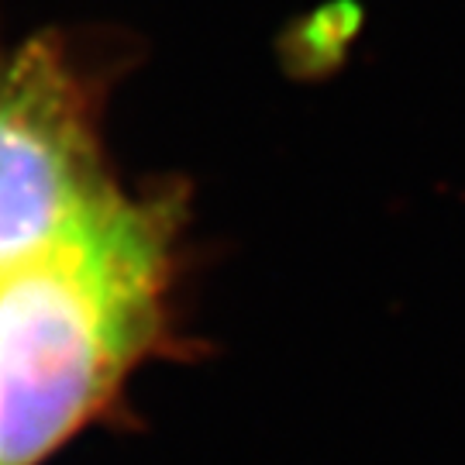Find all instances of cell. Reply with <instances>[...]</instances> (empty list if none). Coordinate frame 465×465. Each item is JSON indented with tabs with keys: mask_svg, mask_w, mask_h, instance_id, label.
<instances>
[{
	"mask_svg": "<svg viewBox=\"0 0 465 465\" xmlns=\"http://www.w3.org/2000/svg\"><path fill=\"white\" fill-rule=\"evenodd\" d=\"M114 193L66 52L52 38L0 49V276L49 252Z\"/></svg>",
	"mask_w": 465,
	"mask_h": 465,
	"instance_id": "7a4b0ae2",
	"label": "cell"
},
{
	"mask_svg": "<svg viewBox=\"0 0 465 465\" xmlns=\"http://www.w3.org/2000/svg\"><path fill=\"white\" fill-rule=\"evenodd\" d=\"M173 214L114 193L0 276V465H35L114 393L159 328Z\"/></svg>",
	"mask_w": 465,
	"mask_h": 465,
	"instance_id": "6da1fadb",
	"label": "cell"
}]
</instances>
